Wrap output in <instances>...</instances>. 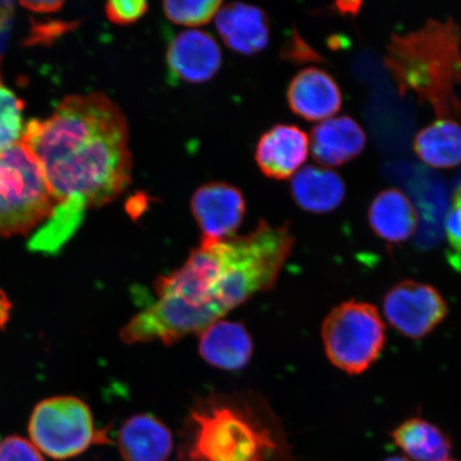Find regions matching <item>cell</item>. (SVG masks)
<instances>
[{
	"instance_id": "13",
	"label": "cell",
	"mask_w": 461,
	"mask_h": 461,
	"mask_svg": "<svg viewBox=\"0 0 461 461\" xmlns=\"http://www.w3.org/2000/svg\"><path fill=\"white\" fill-rule=\"evenodd\" d=\"M309 141L316 163L333 168L358 158L366 147V135L355 119L342 115L315 125Z\"/></svg>"
},
{
	"instance_id": "10",
	"label": "cell",
	"mask_w": 461,
	"mask_h": 461,
	"mask_svg": "<svg viewBox=\"0 0 461 461\" xmlns=\"http://www.w3.org/2000/svg\"><path fill=\"white\" fill-rule=\"evenodd\" d=\"M168 77L173 84H203L221 70L222 54L209 32L186 31L177 33L167 50Z\"/></svg>"
},
{
	"instance_id": "26",
	"label": "cell",
	"mask_w": 461,
	"mask_h": 461,
	"mask_svg": "<svg viewBox=\"0 0 461 461\" xmlns=\"http://www.w3.org/2000/svg\"><path fill=\"white\" fill-rule=\"evenodd\" d=\"M25 8L39 14H50L59 11L63 5L62 2H36L21 3Z\"/></svg>"
},
{
	"instance_id": "19",
	"label": "cell",
	"mask_w": 461,
	"mask_h": 461,
	"mask_svg": "<svg viewBox=\"0 0 461 461\" xmlns=\"http://www.w3.org/2000/svg\"><path fill=\"white\" fill-rule=\"evenodd\" d=\"M413 149L426 165L437 169H451L461 164V122L437 119L420 130L413 140Z\"/></svg>"
},
{
	"instance_id": "1",
	"label": "cell",
	"mask_w": 461,
	"mask_h": 461,
	"mask_svg": "<svg viewBox=\"0 0 461 461\" xmlns=\"http://www.w3.org/2000/svg\"><path fill=\"white\" fill-rule=\"evenodd\" d=\"M294 245L290 224L267 221L248 235L201 240L180 268L155 281L157 301L130 320L121 339L172 345L203 332L248 299L272 290Z\"/></svg>"
},
{
	"instance_id": "4",
	"label": "cell",
	"mask_w": 461,
	"mask_h": 461,
	"mask_svg": "<svg viewBox=\"0 0 461 461\" xmlns=\"http://www.w3.org/2000/svg\"><path fill=\"white\" fill-rule=\"evenodd\" d=\"M384 66L401 95H417L438 119L461 122V101L455 92L461 84V31L454 20H429L416 32L393 34Z\"/></svg>"
},
{
	"instance_id": "16",
	"label": "cell",
	"mask_w": 461,
	"mask_h": 461,
	"mask_svg": "<svg viewBox=\"0 0 461 461\" xmlns=\"http://www.w3.org/2000/svg\"><path fill=\"white\" fill-rule=\"evenodd\" d=\"M367 218L374 234L389 244L405 243L419 227L416 206L396 188L384 189L373 199Z\"/></svg>"
},
{
	"instance_id": "22",
	"label": "cell",
	"mask_w": 461,
	"mask_h": 461,
	"mask_svg": "<svg viewBox=\"0 0 461 461\" xmlns=\"http://www.w3.org/2000/svg\"><path fill=\"white\" fill-rule=\"evenodd\" d=\"M222 7L219 0L202 2H165L164 14L173 24L199 27L209 24Z\"/></svg>"
},
{
	"instance_id": "20",
	"label": "cell",
	"mask_w": 461,
	"mask_h": 461,
	"mask_svg": "<svg viewBox=\"0 0 461 461\" xmlns=\"http://www.w3.org/2000/svg\"><path fill=\"white\" fill-rule=\"evenodd\" d=\"M392 438L411 461H447L452 451V442L445 431L420 417L403 420L392 432Z\"/></svg>"
},
{
	"instance_id": "21",
	"label": "cell",
	"mask_w": 461,
	"mask_h": 461,
	"mask_svg": "<svg viewBox=\"0 0 461 461\" xmlns=\"http://www.w3.org/2000/svg\"><path fill=\"white\" fill-rule=\"evenodd\" d=\"M24 108V102L4 84L0 75V152L22 141L26 126Z\"/></svg>"
},
{
	"instance_id": "3",
	"label": "cell",
	"mask_w": 461,
	"mask_h": 461,
	"mask_svg": "<svg viewBox=\"0 0 461 461\" xmlns=\"http://www.w3.org/2000/svg\"><path fill=\"white\" fill-rule=\"evenodd\" d=\"M180 461H293L284 429L267 403L212 394L190 408Z\"/></svg>"
},
{
	"instance_id": "9",
	"label": "cell",
	"mask_w": 461,
	"mask_h": 461,
	"mask_svg": "<svg viewBox=\"0 0 461 461\" xmlns=\"http://www.w3.org/2000/svg\"><path fill=\"white\" fill-rule=\"evenodd\" d=\"M190 209L202 230V240H221L235 236L246 214V200L239 188L211 182L195 190Z\"/></svg>"
},
{
	"instance_id": "5",
	"label": "cell",
	"mask_w": 461,
	"mask_h": 461,
	"mask_svg": "<svg viewBox=\"0 0 461 461\" xmlns=\"http://www.w3.org/2000/svg\"><path fill=\"white\" fill-rule=\"evenodd\" d=\"M54 209L41 167L26 144L0 152V239L31 233Z\"/></svg>"
},
{
	"instance_id": "25",
	"label": "cell",
	"mask_w": 461,
	"mask_h": 461,
	"mask_svg": "<svg viewBox=\"0 0 461 461\" xmlns=\"http://www.w3.org/2000/svg\"><path fill=\"white\" fill-rule=\"evenodd\" d=\"M446 232L449 246L461 255V184L455 190L451 209L447 212Z\"/></svg>"
},
{
	"instance_id": "18",
	"label": "cell",
	"mask_w": 461,
	"mask_h": 461,
	"mask_svg": "<svg viewBox=\"0 0 461 461\" xmlns=\"http://www.w3.org/2000/svg\"><path fill=\"white\" fill-rule=\"evenodd\" d=\"M291 194L304 212L328 214L343 203L346 185L337 172L307 166L292 177Z\"/></svg>"
},
{
	"instance_id": "29",
	"label": "cell",
	"mask_w": 461,
	"mask_h": 461,
	"mask_svg": "<svg viewBox=\"0 0 461 461\" xmlns=\"http://www.w3.org/2000/svg\"><path fill=\"white\" fill-rule=\"evenodd\" d=\"M447 461H459V460H449V459H448Z\"/></svg>"
},
{
	"instance_id": "23",
	"label": "cell",
	"mask_w": 461,
	"mask_h": 461,
	"mask_svg": "<svg viewBox=\"0 0 461 461\" xmlns=\"http://www.w3.org/2000/svg\"><path fill=\"white\" fill-rule=\"evenodd\" d=\"M149 5L143 0H119L105 5L107 19L114 25L129 26L147 14Z\"/></svg>"
},
{
	"instance_id": "28",
	"label": "cell",
	"mask_w": 461,
	"mask_h": 461,
	"mask_svg": "<svg viewBox=\"0 0 461 461\" xmlns=\"http://www.w3.org/2000/svg\"><path fill=\"white\" fill-rule=\"evenodd\" d=\"M384 461H411V460H409L408 458L396 456V457H390V458L384 459Z\"/></svg>"
},
{
	"instance_id": "6",
	"label": "cell",
	"mask_w": 461,
	"mask_h": 461,
	"mask_svg": "<svg viewBox=\"0 0 461 461\" xmlns=\"http://www.w3.org/2000/svg\"><path fill=\"white\" fill-rule=\"evenodd\" d=\"M325 353L331 365L348 375L365 373L385 345V326L373 304L348 301L334 307L321 326Z\"/></svg>"
},
{
	"instance_id": "24",
	"label": "cell",
	"mask_w": 461,
	"mask_h": 461,
	"mask_svg": "<svg viewBox=\"0 0 461 461\" xmlns=\"http://www.w3.org/2000/svg\"><path fill=\"white\" fill-rule=\"evenodd\" d=\"M0 461H45L31 440L21 436H8L0 441Z\"/></svg>"
},
{
	"instance_id": "7",
	"label": "cell",
	"mask_w": 461,
	"mask_h": 461,
	"mask_svg": "<svg viewBox=\"0 0 461 461\" xmlns=\"http://www.w3.org/2000/svg\"><path fill=\"white\" fill-rule=\"evenodd\" d=\"M29 440L51 459L79 456L95 443H106L107 435L97 430L86 403L72 395H56L39 402L28 422Z\"/></svg>"
},
{
	"instance_id": "2",
	"label": "cell",
	"mask_w": 461,
	"mask_h": 461,
	"mask_svg": "<svg viewBox=\"0 0 461 461\" xmlns=\"http://www.w3.org/2000/svg\"><path fill=\"white\" fill-rule=\"evenodd\" d=\"M22 141L41 167L54 210L79 221L131 185L128 120L104 94L65 97L49 118L29 121Z\"/></svg>"
},
{
	"instance_id": "11",
	"label": "cell",
	"mask_w": 461,
	"mask_h": 461,
	"mask_svg": "<svg viewBox=\"0 0 461 461\" xmlns=\"http://www.w3.org/2000/svg\"><path fill=\"white\" fill-rule=\"evenodd\" d=\"M309 151L307 132L296 125L278 124L259 138L256 160L265 176L284 181L296 175L307 161Z\"/></svg>"
},
{
	"instance_id": "17",
	"label": "cell",
	"mask_w": 461,
	"mask_h": 461,
	"mask_svg": "<svg viewBox=\"0 0 461 461\" xmlns=\"http://www.w3.org/2000/svg\"><path fill=\"white\" fill-rule=\"evenodd\" d=\"M199 354L212 366L238 371L249 363L253 341L244 325L219 321L200 333Z\"/></svg>"
},
{
	"instance_id": "12",
	"label": "cell",
	"mask_w": 461,
	"mask_h": 461,
	"mask_svg": "<svg viewBox=\"0 0 461 461\" xmlns=\"http://www.w3.org/2000/svg\"><path fill=\"white\" fill-rule=\"evenodd\" d=\"M291 111L305 121L330 119L341 111V89L330 73L317 68L299 71L286 91Z\"/></svg>"
},
{
	"instance_id": "27",
	"label": "cell",
	"mask_w": 461,
	"mask_h": 461,
	"mask_svg": "<svg viewBox=\"0 0 461 461\" xmlns=\"http://www.w3.org/2000/svg\"><path fill=\"white\" fill-rule=\"evenodd\" d=\"M11 13H13V4L0 3V42L8 32Z\"/></svg>"
},
{
	"instance_id": "15",
	"label": "cell",
	"mask_w": 461,
	"mask_h": 461,
	"mask_svg": "<svg viewBox=\"0 0 461 461\" xmlns=\"http://www.w3.org/2000/svg\"><path fill=\"white\" fill-rule=\"evenodd\" d=\"M118 447L125 461H168L173 437L168 426L149 414H136L121 426Z\"/></svg>"
},
{
	"instance_id": "8",
	"label": "cell",
	"mask_w": 461,
	"mask_h": 461,
	"mask_svg": "<svg viewBox=\"0 0 461 461\" xmlns=\"http://www.w3.org/2000/svg\"><path fill=\"white\" fill-rule=\"evenodd\" d=\"M447 303L436 287L414 280L392 286L384 299L385 319L403 337H428L445 321Z\"/></svg>"
},
{
	"instance_id": "14",
	"label": "cell",
	"mask_w": 461,
	"mask_h": 461,
	"mask_svg": "<svg viewBox=\"0 0 461 461\" xmlns=\"http://www.w3.org/2000/svg\"><path fill=\"white\" fill-rule=\"evenodd\" d=\"M216 28L223 43L235 53L255 55L269 43L268 16L256 5L243 3L224 5L216 14Z\"/></svg>"
}]
</instances>
